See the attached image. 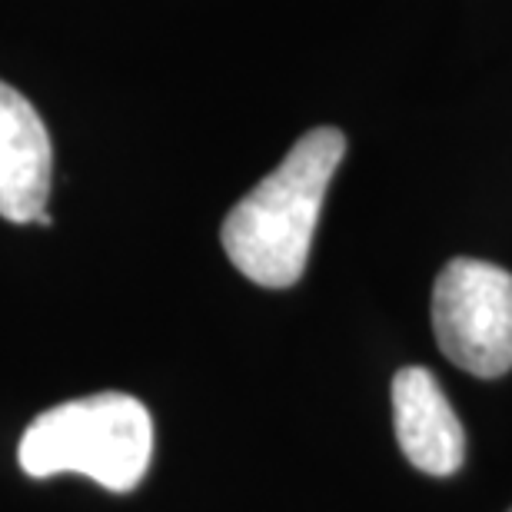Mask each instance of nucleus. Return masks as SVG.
Wrapping results in <instances>:
<instances>
[{
  "instance_id": "1",
  "label": "nucleus",
  "mask_w": 512,
  "mask_h": 512,
  "mask_svg": "<svg viewBox=\"0 0 512 512\" xmlns=\"http://www.w3.org/2000/svg\"><path fill=\"white\" fill-rule=\"evenodd\" d=\"M343 153L346 137L336 127L303 133L280 167L227 213L220 240L247 280L266 290H286L300 280Z\"/></svg>"
},
{
  "instance_id": "5",
  "label": "nucleus",
  "mask_w": 512,
  "mask_h": 512,
  "mask_svg": "<svg viewBox=\"0 0 512 512\" xmlns=\"http://www.w3.org/2000/svg\"><path fill=\"white\" fill-rule=\"evenodd\" d=\"M396 443L416 469L429 476H453L463 466L466 436L443 386L423 366H406L393 380Z\"/></svg>"
},
{
  "instance_id": "6",
  "label": "nucleus",
  "mask_w": 512,
  "mask_h": 512,
  "mask_svg": "<svg viewBox=\"0 0 512 512\" xmlns=\"http://www.w3.org/2000/svg\"><path fill=\"white\" fill-rule=\"evenodd\" d=\"M509 512H512V509H509Z\"/></svg>"
},
{
  "instance_id": "4",
  "label": "nucleus",
  "mask_w": 512,
  "mask_h": 512,
  "mask_svg": "<svg viewBox=\"0 0 512 512\" xmlns=\"http://www.w3.org/2000/svg\"><path fill=\"white\" fill-rule=\"evenodd\" d=\"M54 143L34 104L0 80V217L34 223L47 213Z\"/></svg>"
},
{
  "instance_id": "3",
  "label": "nucleus",
  "mask_w": 512,
  "mask_h": 512,
  "mask_svg": "<svg viewBox=\"0 0 512 512\" xmlns=\"http://www.w3.org/2000/svg\"><path fill=\"white\" fill-rule=\"evenodd\" d=\"M433 330L449 363L479 380L512 370V273L486 260H449L433 286Z\"/></svg>"
},
{
  "instance_id": "2",
  "label": "nucleus",
  "mask_w": 512,
  "mask_h": 512,
  "mask_svg": "<svg viewBox=\"0 0 512 512\" xmlns=\"http://www.w3.org/2000/svg\"><path fill=\"white\" fill-rule=\"evenodd\" d=\"M153 419L127 393H94L40 413L20 436V469L34 479L80 473L110 493H130L147 476Z\"/></svg>"
}]
</instances>
